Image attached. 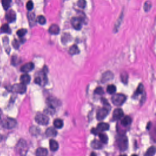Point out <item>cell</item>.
<instances>
[{"mask_svg":"<svg viewBox=\"0 0 156 156\" xmlns=\"http://www.w3.org/2000/svg\"><path fill=\"white\" fill-rule=\"evenodd\" d=\"M28 151L27 143L23 139H21L16 145L15 152L17 156H25Z\"/></svg>","mask_w":156,"mask_h":156,"instance_id":"cell-1","label":"cell"},{"mask_svg":"<svg viewBox=\"0 0 156 156\" xmlns=\"http://www.w3.org/2000/svg\"><path fill=\"white\" fill-rule=\"evenodd\" d=\"M8 90L14 93L23 94L26 92L27 87L26 85L21 83L20 84H14L12 86L9 87L8 88Z\"/></svg>","mask_w":156,"mask_h":156,"instance_id":"cell-2","label":"cell"},{"mask_svg":"<svg viewBox=\"0 0 156 156\" xmlns=\"http://www.w3.org/2000/svg\"><path fill=\"white\" fill-rule=\"evenodd\" d=\"M1 124L4 128L12 129L14 128L17 125V121L15 119L8 117L2 120Z\"/></svg>","mask_w":156,"mask_h":156,"instance_id":"cell-3","label":"cell"},{"mask_svg":"<svg viewBox=\"0 0 156 156\" xmlns=\"http://www.w3.org/2000/svg\"><path fill=\"white\" fill-rule=\"evenodd\" d=\"M126 97L124 94H116L113 95L111 100L114 105L121 106L123 105L126 101Z\"/></svg>","mask_w":156,"mask_h":156,"instance_id":"cell-4","label":"cell"},{"mask_svg":"<svg viewBox=\"0 0 156 156\" xmlns=\"http://www.w3.org/2000/svg\"><path fill=\"white\" fill-rule=\"evenodd\" d=\"M118 145L119 149L124 152L128 148V141L127 137L125 135H122L119 137L118 140Z\"/></svg>","mask_w":156,"mask_h":156,"instance_id":"cell-5","label":"cell"},{"mask_svg":"<svg viewBox=\"0 0 156 156\" xmlns=\"http://www.w3.org/2000/svg\"><path fill=\"white\" fill-rule=\"evenodd\" d=\"M35 121L39 125H45L48 124L49 122V118L46 115L39 113L38 114L35 118Z\"/></svg>","mask_w":156,"mask_h":156,"instance_id":"cell-6","label":"cell"},{"mask_svg":"<svg viewBox=\"0 0 156 156\" xmlns=\"http://www.w3.org/2000/svg\"><path fill=\"white\" fill-rule=\"evenodd\" d=\"M84 20L80 17H73L71 19V24L75 29L80 30L82 27V23Z\"/></svg>","mask_w":156,"mask_h":156,"instance_id":"cell-7","label":"cell"},{"mask_svg":"<svg viewBox=\"0 0 156 156\" xmlns=\"http://www.w3.org/2000/svg\"><path fill=\"white\" fill-rule=\"evenodd\" d=\"M108 114V110L106 107H103L99 109L96 114V118L99 121L104 120Z\"/></svg>","mask_w":156,"mask_h":156,"instance_id":"cell-8","label":"cell"},{"mask_svg":"<svg viewBox=\"0 0 156 156\" xmlns=\"http://www.w3.org/2000/svg\"><path fill=\"white\" fill-rule=\"evenodd\" d=\"M5 18L6 20L9 23H13L16 19V12L13 10H10L6 14Z\"/></svg>","mask_w":156,"mask_h":156,"instance_id":"cell-9","label":"cell"},{"mask_svg":"<svg viewBox=\"0 0 156 156\" xmlns=\"http://www.w3.org/2000/svg\"><path fill=\"white\" fill-rule=\"evenodd\" d=\"M124 116V112L122 109L120 108H117L113 111V118L114 120L117 121L121 119Z\"/></svg>","mask_w":156,"mask_h":156,"instance_id":"cell-10","label":"cell"},{"mask_svg":"<svg viewBox=\"0 0 156 156\" xmlns=\"http://www.w3.org/2000/svg\"><path fill=\"white\" fill-rule=\"evenodd\" d=\"M34 68L33 63L31 62H27L21 67L20 70L24 73H28L33 70Z\"/></svg>","mask_w":156,"mask_h":156,"instance_id":"cell-11","label":"cell"},{"mask_svg":"<svg viewBox=\"0 0 156 156\" xmlns=\"http://www.w3.org/2000/svg\"><path fill=\"white\" fill-rule=\"evenodd\" d=\"M47 103L49 107L53 108H55L60 105L59 100L54 97L48 98L47 100Z\"/></svg>","mask_w":156,"mask_h":156,"instance_id":"cell-12","label":"cell"},{"mask_svg":"<svg viewBox=\"0 0 156 156\" xmlns=\"http://www.w3.org/2000/svg\"><path fill=\"white\" fill-rule=\"evenodd\" d=\"M27 16L30 26L31 27L35 26L37 22V20L36 19L34 13L33 12H29L27 13Z\"/></svg>","mask_w":156,"mask_h":156,"instance_id":"cell-13","label":"cell"},{"mask_svg":"<svg viewBox=\"0 0 156 156\" xmlns=\"http://www.w3.org/2000/svg\"><path fill=\"white\" fill-rule=\"evenodd\" d=\"M113 78V74L111 72L107 71L103 74V76L102 77L101 81L103 83H105L106 81L112 79Z\"/></svg>","mask_w":156,"mask_h":156,"instance_id":"cell-14","label":"cell"},{"mask_svg":"<svg viewBox=\"0 0 156 156\" xmlns=\"http://www.w3.org/2000/svg\"><path fill=\"white\" fill-rule=\"evenodd\" d=\"M109 128V125L108 123L105 122L100 123L97 125V128L99 132H104L108 130Z\"/></svg>","mask_w":156,"mask_h":156,"instance_id":"cell-15","label":"cell"},{"mask_svg":"<svg viewBox=\"0 0 156 156\" xmlns=\"http://www.w3.org/2000/svg\"><path fill=\"white\" fill-rule=\"evenodd\" d=\"M49 147L51 151L53 152H56L59 149V143L56 140L54 139H51L49 140Z\"/></svg>","mask_w":156,"mask_h":156,"instance_id":"cell-16","label":"cell"},{"mask_svg":"<svg viewBox=\"0 0 156 156\" xmlns=\"http://www.w3.org/2000/svg\"><path fill=\"white\" fill-rule=\"evenodd\" d=\"M48 31L52 34L57 35L59 34L60 31V28L57 25L53 24L49 28Z\"/></svg>","mask_w":156,"mask_h":156,"instance_id":"cell-17","label":"cell"},{"mask_svg":"<svg viewBox=\"0 0 156 156\" xmlns=\"http://www.w3.org/2000/svg\"><path fill=\"white\" fill-rule=\"evenodd\" d=\"M20 80L21 83L26 85L28 84L30 82L31 77L28 74H25L21 75V76L20 77Z\"/></svg>","mask_w":156,"mask_h":156,"instance_id":"cell-18","label":"cell"},{"mask_svg":"<svg viewBox=\"0 0 156 156\" xmlns=\"http://www.w3.org/2000/svg\"><path fill=\"white\" fill-rule=\"evenodd\" d=\"M48 151L46 148L40 147L38 148L36 152V156H47Z\"/></svg>","mask_w":156,"mask_h":156,"instance_id":"cell-19","label":"cell"},{"mask_svg":"<svg viewBox=\"0 0 156 156\" xmlns=\"http://www.w3.org/2000/svg\"><path fill=\"white\" fill-rule=\"evenodd\" d=\"M46 134L47 137H54L57 136V132L55 128L52 127H50L47 129L46 131Z\"/></svg>","mask_w":156,"mask_h":156,"instance_id":"cell-20","label":"cell"},{"mask_svg":"<svg viewBox=\"0 0 156 156\" xmlns=\"http://www.w3.org/2000/svg\"><path fill=\"white\" fill-rule=\"evenodd\" d=\"M91 146L92 148L95 149H101L102 148V144L101 141L98 140H94L91 142Z\"/></svg>","mask_w":156,"mask_h":156,"instance_id":"cell-21","label":"cell"},{"mask_svg":"<svg viewBox=\"0 0 156 156\" xmlns=\"http://www.w3.org/2000/svg\"><path fill=\"white\" fill-rule=\"evenodd\" d=\"M132 120L129 116H125L121 121V124L123 126H127L132 123Z\"/></svg>","mask_w":156,"mask_h":156,"instance_id":"cell-22","label":"cell"},{"mask_svg":"<svg viewBox=\"0 0 156 156\" xmlns=\"http://www.w3.org/2000/svg\"><path fill=\"white\" fill-rule=\"evenodd\" d=\"M156 153V148L154 146H151L148 148L145 156H154Z\"/></svg>","mask_w":156,"mask_h":156,"instance_id":"cell-23","label":"cell"},{"mask_svg":"<svg viewBox=\"0 0 156 156\" xmlns=\"http://www.w3.org/2000/svg\"><path fill=\"white\" fill-rule=\"evenodd\" d=\"M30 133L33 136H38L40 133V130L39 127L36 126H32L29 129Z\"/></svg>","mask_w":156,"mask_h":156,"instance_id":"cell-24","label":"cell"},{"mask_svg":"<svg viewBox=\"0 0 156 156\" xmlns=\"http://www.w3.org/2000/svg\"><path fill=\"white\" fill-rule=\"evenodd\" d=\"M54 125L55 127L57 129H61L63 126V122L61 119H55L54 122Z\"/></svg>","mask_w":156,"mask_h":156,"instance_id":"cell-25","label":"cell"},{"mask_svg":"<svg viewBox=\"0 0 156 156\" xmlns=\"http://www.w3.org/2000/svg\"><path fill=\"white\" fill-rule=\"evenodd\" d=\"M0 31L3 33H6L9 34L11 33V30L8 24L6 23L3 24L0 27Z\"/></svg>","mask_w":156,"mask_h":156,"instance_id":"cell-26","label":"cell"},{"mask_svg":"<svg viewBox=\"0 0 156 156\" xmlns=\"http://www.w3.org/2000/svg\"><path fill=\"white\" fill-rule=\"evenodd\" d=\"M69 53L71 55H77L79 53V50L76 45H73L70 47Z\"/></svg>","mask_w":156,"mask_h":156,"instance_id":"cell-27","label":"cell"},{"mask_svg":"<svg viewBox=\"0 0 156 156\" xmlns=\"http://www.w3.org/2000/svg\"><path fill=\"white\" fill-rule=\"evenodd\" d=\"M12 0H1L2 7L5 10H8L10 8Z\"/></svg>","mask_w":156,"mask_h":156,"instance_id":"cell-28","label":"cell"},{"mask_svg":"<svg viewBox=\"0 0 156 156\" xmlns=\"http://www.w3.org/2000/svg\"><path fill=\"white\" fill-rule=\"evenodd\" d=\"M143 91H144V86H143V85L141 84H139V85L138 86L137 88L136 91L134 93L135 97H137L139 94H142L143 92Z\"/></svg>","mask_w":156,"mask_h":156,"instance_id":"cell-29","label":"cell"},{"mask_svg":"<svg viewBox=\"0 0 156 156\" xmlns=\"http://www.w3.org/2000/svg\"><path fill=\"white\" fill-rule=\"evenodd\" d=\"M99 138H100V141L101 142L104 143V144H107L108 143V136L105 134L100 133L99 135Z\"/></svg>","mask_w":156,"mask_h":156,"instance_id":"cell-30","label":"cell"},{"mask_svg":"<svg viewBox=\"0 0 156 156\" xmlns=\"http://www.w3.org/2000/svg\"><path fill=\"white\" fill-rule=\"evenodd\" d=\"M121 81L124 84H126L127 83L128 80V75L125 72H123L121 73Z\"/></svg>","mask_w":156,"mask_h":156,"instance_id":"cell-31","label":"cell"},{"mask_svg":"<svg viewBox=\"0 0 156 156\" xmlns=\"http://www.w3.org/2000/svg\"><path fill=\"white\" fill-rule=\"evenodd\" d=\"M117 90L116 87L113 85H109L107 87V92L109 94H113L116 92Z\"/></svg>","mask_w":156,"mask_h":156,"instance_id":"cell-32","label":"cell"},{"mask_svg":"<svg viewBox=\"0 0 156 156\" xmlns=\"http://www.w3.org/2000/svg\"><path fill=\"white\" fill-rule=\"evenodd\" d=\"M27 29H24V28H22V29H20L17 31L16 34L20 38H22V37H23L24 36H25V34L27 33Z\"/></svg>","mask_w":156,"mask_h":156,"instance_id":"cell-33","label":"cell"},{"mask_svg":"<svg viewBox=\"0 0 156 156\" xmlns=\"http://www.w3.org/2000/svg\"><path fill=\"white\" fill-rule=\"evenodd\" d=\"M37 21L41 25H44L46 23V20L45 17L42 15L38 16L37 18Z\"/></svg>","mask_w":156,"mask_h":156,"instance_id":"cell-34","label":"cell"},{"mask_svg":"<svg viewBox=\"0 0 156 156\" xmlns=\"http://www.w3.org/2000/svg\"><path fill=\"white\" fill-rule=\"evenodd\" d=\"M152 8L151 2L149 1H147L145 3L144 5V10L145 12H148Z\"/></svg>","mask_w":156,"mask_h":156,"instance_id":"cell-35","label":"cell"},{"mask_svg":"<svg viewBox=\"0 0 156 156\" xmlns=\"http://www.w3.org/2000/svg\"><path fill=\"white\" fill-rule=\"evenodd\" d=\"M86 0H78V6L80 8H85L86 6Z\"/></svg>","mask_w":156,"mask_h":156,"instance_id":"cell-36","label":"cell"},{"mask_svg":"<svg viewBox=\"0 0 156 156\" xmlns=\"http://www.w3.org/2000/svg\"><path fill=\"white\" fill-rule=\"evenodd\" d=\"M94 93L99 95H102L104 94V91L101 87H98L94 90Z\"/></svg>","mask_w":156,"mask_h":156,"instance_id":"cell-37","label":"cell"},{"mask_svg":"<svg viewBox=\"0 0 156 156\" xmlns=\"http://www.w3.org/2000/svg\"><path fill=\"white\" fill-rule=\"evenodd\" d=\"M26 8L28 11H31L33 8V3L31 0L28 1L26 4Z\"/></svg>","mask_w":156,"mask_h":156,"instance_id":"cell-38","label":"cell"},{"mask_svg":"<svg viewBox=\"0 0 156 156\" xmlns=\"http://www.w3.org/2000/svg\"><path fill=\"white\" fill-rule=\"evenodd\" d=\"M19 61L20 60H19V59L16 56H13L12 57V63L14 65H16V64H18V63L19 62Z\"/></svg>","mask_w":156,"mask_h":156,"instance_id":"cell-39","label":"cell"},{"mask_svg":"<svg viewBox=\"0 0 156 156\" xmlns=\"http://www.w3.org/2000/svg\"><path fill=\"white\" fill-rule=\"evenodd\" d=\"M12 44L13 47H14L15 48H16V49H17L19 48V43L17 40H16V39L14 40L12 43Z\"/></svg>","mask_w":156,"mask_h":156,"instance_id":"cell-40","label":"cell"},{"mask_svg":"<svg viewBox=\"0 0 156 156\" xmlns=\"http://www.w3.org/2000/svg\"><path fill=\"white\" fill-rule=\"evenodd\" d=\"M45 112L47 114H53L54 113H55V108H52L50 107H48V108L46 109L45 110Z\"/></svg>","mask_w":156,"mask_h":156,"instance_id":"cell-41","label":"cell"},{"mask_svg":"<svg viewBox=\"0 0 156 156\" xmlns=\"http://www.w3.org/2000/svg\"><path fill=\"white\" fill-rule=\"evenodd\" d=\"M34 81L35 83H36L37 84L41 85L42 83V79H41V78L40 77H37L35 78Z\"/></svg>","mask_w":156,"mask_h":156,"instance_id":"cell-42","label":"cell"},{"mask_svg":"<svg viewBox=\"0 0 156 156\" xmlns=\"http://www.w3.org/2000/svg\"><path fill=\"white\" fill-rule=\"evenodd\" d=\"M91 133L94 134V135H97L98 134V133H99V131H98V130L97 129L93 128L91 130Z\"/></svg>","mask_w":156,"mask_h":156,"instance_id":"cell-43","label":"cell"},{"mask_svg":"<svg viewBox=\"0 0 156 156\" xmlns=\"http://www.w3.org/2000/svg\"><path fill=\"white\" fill-rule=\"evenodd\" d=\"M151 125H152L151 122H149L148 123V125H147V129H148V130H149V129H150V128H151Z\"/></svg>","mask_w":156,"mask_h":156,"instance_id":"cell-44","label":"cell"},{"mask_svg":"<svg viewBox=\"0 0 156 156\" xmlns=\"http://www.w3.org/2000/svg\"><path fill=\"white\" fill-rule=\"evenodd\" d=\"M1 114H2V113H1V111L0 110V124H1V122L2 121V118H1Z\"/></svg>","mask_w":156,"mask_h":156,"instance_id":"cell-45","label":"cell"},{"mask_svg":"<svg viewBox=\"0 0 156 156\" xmlns=\"http://www.w3.org/2000/svg\"><path fill=\"white\" fill-rule=\"evenodd\" d=\"M90 156H96V154L94 152H92L91 153Z\"/></svg>","mask_w":156,"mask_h":156,"instance_id":"cell-46","label":"cell"},{"mask_svg":"<svg viewBox=\"0 0 156 156\" xmlns=\"http://www.w3.org/2000/svg\"><path fill=\"white\" fill-rule=\"evenodd\" d=\"M119 156H127L125 154H123V155H120Z\"/></svg>","mask_w":156,"mask_h":156,"instance_id":"cell-47","label":"cell"},{"mask_svg":"<svg viewBox=\"0 0 156 156\" xmlns=\"http://www.w3.org/2000/svg\"><path fill=\"white\" fill-rule=\"evenodd\" d=\"M131 156H138L137 155H136V154H133V155H132Z\"/></svg>","mask_w":156,"mask_h":156,"instance_id":"cell-48","label":"cell"}]
</instances>
